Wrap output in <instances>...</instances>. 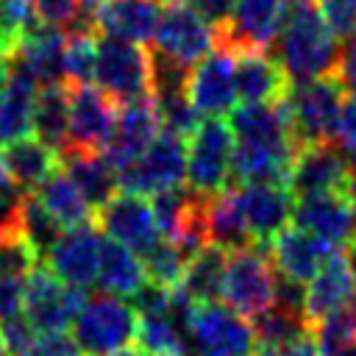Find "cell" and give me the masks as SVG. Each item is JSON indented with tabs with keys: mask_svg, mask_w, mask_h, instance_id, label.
<instances>
[{
	"mask_svg": "<svg viewBox=\"0 0 356 356\" xmlns=\"http://www.w3.org/2000/svg\"><path fill=\"white\" fill-rule=\"evenodd\" d=\"M278 64L289 83L331 75L339 67V39L325 25L314 0H289L286 17L275 36Z\"/></svg>",
	"mask_w": 356,
	"mask_h": 356,
	"instance_id": "cell-1",
	"label": "cell"
},
{
	"mask_svg": "<svg viewBox=\"0 0 356 356\" xmlns=\"http://www.w3.org/2000/svg\"><path fill=\"white\" fill-rule=\"evenodd\" d=\"M345 97H348V89L337 72L320 75L303 83H289L286 95L281 97V106L286 111L289 131L298 147L337 139V122H339Z\"/></svg>",
	"mask_w": 356,
	"mask_h": 356,
	"instance_id": "cell-2",
	"label": "cell"
},
{
	"mask_svg": "<svg viewBox=\"0 0 356 356\" xmlns=\"http://www.w3.org/2000/svg\"><path fill=\"white\" fill-rule=\"evenodd\" d=\"M259 350L245 314L217 300H195L186 320L184 356H253Z\"/></svg>",
	"mask_w": 356,
	"mask_h": 356,
	"instance_id": "cell-3",
	"label": "cell"
},
{
	"mask_svg": "<svg viewBox=\"0 0 356 356\" xmlns=\"http://www.w3.org/2000/svg\"><path fill=\"white\" fill-rule=\"evenodd\" d=\"M136 334V309L117 295L86 298L72 320V339L81 356H111Z\"/></svg>",
	"mask_w": 356,
	"mask_h": 356,
	"instance_id": "cell-4",
	"label": "cell"
},
{
	"mask_svg": "<svg viewBox=\"0 0 356 356\" xmlns=\"http://www.w3.org/2000/svg\"><path fill=\"white\" fill-rule=\"evenodd\" d=\"M234 131L225 120H200L186 139V186L200 197H214L231 186Z\"/></svg>",
	"mask_w": 356,
	"mask_h": 356,
	"instance_id": "cell-5",
	"label": "cell"
},
{
	"mask_svg": "<svg viewBox=\"0 0 356 356\" xmlns=\"http://www.w3.org/2000/svg\"><path fill=\"white\" fill-rule=\"evenodd\" d=\"M95 81L117 106L150 97V50H145V44L97 33Z\"/></svg>",
	"mask_w": 356,
	"mask_h": 356,
	"instance_id": "cell-6",
	"label": "cell"
},
{
	"mask_svg": "<svg viewBox=\"0 0 356 356\" xmlns=\"http://www.w3.org/2000/svg\"><path fill=\"white\" fill-rule=\"evenodd\" d=\"M117 178L120 189L145 197L186 184V139L161 128L156 139L125 170L117 172Z\"/></svg>",
	"mask_w": 356,
	"mask_h": 356,
	"instance_id": "cell-7",
	"label": "cell"
},
{
	"mask_svg": "<svg viewBox=\"0 0 356 356\" xmlns=\"http://www.w3.org/2000/svg\"><path fill=\"white\" fill-rule=\"evenodd\" d=\"M222 300L245 317L261 314L275 295V270L267 259V250L248 245L228 253L222 275Z\"/></svg>",
	"mask_w": 356,
	"mask_h": 356,
	"instance_id": "cell-8",
	"label": "cell"
},
{
	"mask_svg": "<svg viewBox=\"0 0 356 356\" xmlns=\"http://www.w3.org/2000/svg\"><path fill=\"white\" fill-rule=\"evenodd\" d=\"M153 44L156 53L192 70L206 53L217 47V25H211L189 3H167L156 25Z\"/></svg>",
	"mask_w": 356,
	"mask_h": 356,
	"instance_id": "cell-9",
	"label": "cell"
},
{
	"mask_svg": "<svg viewBox=\"0 0 356 356\" xmlns=\"http://www.w3.org/2000/svg\"><path fill=\"white\" fill-rule=\"evenodd\" d=\"M86 303V289L64 284L47 267H33L25 275L22 314L36 331H64Z\"/></svg>",
	"mask_w": 356,
	"mask_h": 356,
	"instance_id": "cell-10",
	"label": "cell"
},
{
	"mask_svg": "<svg viewBox=\"0 0 356 356\" xmlns=\"http://www.w3.org/2000/svg\"><path fill=\"white\" fill-rule=\"evenodd\" d=\"M95 225H97L106 236L122 242L125 248H131V250L139 253V256H145L147 250H153V248L164 239L161 231H159L153 206L145 200V195L125 192V189H117V192L97 209Z\"/></svg>",
	"mask_w": 356,
	"mask_h": 356,
	"instance_id": "cell-11",
	"label": "cell"
},
{
	"mask_svg": "<svg viewBox=\"0 0 356 356\" xmlns=\"http://www.w3.org/2000/svg\"><path fill=\"white\" fill-rule=\"evenodd\" d=\"M286 189L295 197L317 192H350V159L337 142H317L298 147Z\"/></svg>",
	"mask_w": 356,
	"mask_h": 356,
	"instance_id": "cell-12",
	"label": "cell"
},
{
	"mask_svg": "<svg viewBox=\"0 0 356 356\" xmlns=\"http://www.w3.org/2000/svg\"><path fill=\"white\" fill-rule=\"evenodd\" d=\"M292 220L298 228L325 239L334 248L356 242V200L350 192H317L292 203Z\"/></svg>",
	"mask_w": 356,
	"mask_h": 356,
	"instance_id": "cell-13",
	"label": "cell"
},
{
	"mask_svg": "<svg viewBox=\"0 0 356 356\" xmlns=\"http://www.w3.org/2000/svg\"><path fill=\"white\" fill-rule=\"evenodd\" d=\"M289 0H236L225 25L217 28V44L228 50H267L286 17Z\"/></svg>",
	"mask_w": 356,
	"mask_h": 356,
	"instance_id": "cell-14",
	"label": "cell"
},
{
	"mask_svg": "<svg viewBox=\"0 0 356 356\" xmlns=\"http://www.w3.org/2000/svg\"><path fill=\"white\" fill-rule=\"evenodd\" d=\"M189 97L200 114L220 117L234 108L236 97V56L217 44L189 70Z\"/></svg>",
	"mask_w": 356,
	"mask_h": 356,
	"instance_id": "cell-15",
	"label": "cell"
},
{
	"mask_svg": "<svg viewBox=\"0 0 356 356\" xmlns=\"http://www.w3.org/2000/svg\"><path fill=\"white\" fill-rule=\"evenodd\" d=\"M228 114H231L228 125L234 131V142L256 145V147L295 159L298 142L289 131V120H286L281 100H275V103H239Z\"/></svg>",
	"mask_w": 356,
	"mask_h": 356,
	"instance_id": "cell-16",
	"label": "cell"
},
{
	"mask_svg": "<svg viewBox=\"0 0 356 356\" xmlns=\"http://www.w3.org/2000/svg\"><path fill=\"white\" fill-rule=\"evenodd\" d=\"M250 242L261 250L286 228L292 220V192L281 184H242L234 186Z\"/></svg>",
	"mask_w": 356,
	"mask_h": 356,
	"instance_id": "cell-17",
	"label": "cell"
},
{
	"mask_svg": "<svg viewBox=\"0 0 356 356\" xmlns=\"http://www.w3.org/2000/svg\"><path fill=\"white\" fill-rule=\"evenodd\" d=\"M117 120V103L89 86H70V134H67V145L64 147H75V150H103L111 128Z\"/></svg>",
	"mask_w": 356,
	"mask_h": 356,
	"instance_id": "cell-18",
	"label": "cell"
},
{
	"mask_svg": "<svg viewBox=\"0 0 356 356\" xmlns=\"http://www.w3.org/2000/svg\"><path fill=\"white\" fill-rule=\"evenodd\" d=\"M100 234L95 228V222L86 225H75L67 228L53 245L50 250L42 256L47 270L53 275H58L64 284L70 286H92L97 278V256H100Z\"/></svg>",
	"mask_w": 356,
	"mask_h": 356,
	"instance_id": "cell-19",
	"label": "cell"
},
{
	"mask_svg": "<svg viewBox=\"0 0 356 356\" xmlns=\"http://www.w3.org/2000/svg\"><path fill=\"white\" fill-rule=\"evenodd\" d=\"M159 131H161V122H159V111H156L153 97L125 103V106H120L111 136L100 153L120 172L156 139Z\"/></svg>",
	"mask_w": 356,
	"mask_h": 356,
	"instance_id": "cell-20",
	"label": "cell"
},
{
	"mask_svg": "<svg viewBox=\"0 0 356 356\" xmlns=\"http://www.w3.org/2000/svg\"><path fill=\"white\" fill-rule=\"evenodd\" d=\"M161 11L164 0H103L92 14V25L100 36L147 44L153 42Z\"/></svg>",
	"mask_w": 356,
	"mask_h": 356,
	"instance_id": "cell-21",
	"label": "cell"
},
{
	"mask_svg": "<svg viewBox=\"0 0 356 356\" xmlns=\"http://www.w3.org/2000/svg\"><path fill=\"white\" fill-rule=\"evenodd\" d=\"M64 44H67V31L61 25L36 19L22 33L17 53L11 58L22 64L42 86L61 83L64 81Z\"/></svg>",
	"mask_w": 356,
	"mask_h": 356,
	"instance_id": "cell-22",
	"label": "cell"
},
{
	"mask_svg": "<svg viewBox=\"0 0 356 356\" xmlns=\"http://www.w3.org/2000/svg\"><path fill=\"white\" fill-rule=\"evenodd\" d=\"M353 298H356V275H353V267L342 248V250H334L325 259V264L312 275V281L306 286V309L303 312H306L309 323H317L331 312L348 309L353 303Z\"/></svg>",
	"mask_w": 356,
	"mask_h": 356,
	"instance_id": "cell-23",
	"label": "cell"
},
{
	"mask_svg": "<svg viewBox=\"0 0 356 356\" xmlns=\"http://www.w3.org/2000/svg\"><path fill=\"white\" fill-rule=\"evenodd\" d=\"M337 248L328 245L325 239L303 231V228H284L267 248L273 267L278 270V275L292 278V281H312V275L325 264V259L334 253Z\"/></svg>",
	"mask_w": 356,
	"mask_h": 356,
	"instance_id": "cell-24",
	"label": "cell"
},
{
	"mask_svg": "<svg viewBox=\"0 0 356 356\" xmlns=\"http://www.w3.org/2000/svg\"><path fill=\"white\" fill-rule=\"evenodd\" d=\"M236 97L242 103H275L286 95L289 78L267 50H236Z\"/></svg>",
	"mask_w": 356,
	"mask_h": 356,
	"instance_id": "cell-25",
	"label": "cell"
},
{
	"mask_svg": "<svg viewBox=\"0 0 356 356\" xmlns=\"http://www.w3.org/2000/svg\"><path fill=\"white\" fill-rule=\"evenodd\" d=\"M0 161L17 189L33 192L44 178H50L58 170L61 153L36 136H19V139H11L3 145Z\"/></svg>",
	"mask_w": 356,
	"mask_h": 356,
	"instance_id": "cell-26",
	"label": "cell"
},
{
	"mask_svg": "<svg viewBox=\"0 0 356 356\" xmlns=\"http://www.w3.org/2000/svg\"><path fill=\"white\" fill-rule=\"evenodd\" d=\"M36 95H39L36 78L11 58V75L6 89L0 92V145L31 134Z\"/></svg>",
	"mask_w": 356,
	"mask_h": 356,
	"instance_id": "cell-27",
	"label": "cell"
},
{
	"mask_svg": "<svg viewBox=\"0 0 356 356\" xmlns=\"http://www.w3.org/2000/svg\"><path fill=\"white\" fill-rule=\"evenodd\" d=\"M61 167H64V172L72 178V184L83 192V197L89 200V206H92L95 211L120 189L117 170H114V167L106 161V156L97 153V150L64 147V150H61Z\"/></svg>",
	"mask_w": 356,
	"mask_h": 356,
	"instance_id": "cell-28",
	"label": "cell"
},
{
	"mask_svg": "<svg viewBox=\"0 0 356 356\" xmlns=\"http://www.w3.org/2000/svg\"><path fill=\"white\" fill-rule=\"evenodd\" d=\"M147 281L142 256L125 248L122 242L103 236L100 239V256H97V278L95 284L117 298H131L142 284Z\"/></svg>",
	"mask_w": 356,
	"mask_h": 356,
	"instance_id": "cell-29",
	"label": "cell"
},
{
	"mask_svg": "<svg viewBox=\"0 0 356 356\" xmlns=\"http://www.w3.org/2000/svg\"><path fill=\"white\" fill-rule=\"evenodd\" d=\"M36 197L44 203V209L56 217V222L61 228H75V225L95 222L89 200L83 197V192L72 184V178L64 170H56L50 178H44L36 186Z\"/></svg>",
	"mask_w": 356,
	"mask_h": 356,
	"instance_id": "cell-30",
	"label": "cell"
},
{
	"mask_svg": "<svg viewBox=\"0 0 356 356\" xmlns=\"http://www.w3.org/2000/svg\"><path fill=\"white\" fill-rule=\"evenodd\" d=\"M31 131L53 150H64L70 134V86L64 81L42 86V92L36 95Z\"/></svg>",
	"mask_w": 356,
	"mask_h": 356,
	"instance_id": "cell-31",
	"label": "cell"
},
{
	"mask_svg": "<svg viewBox=\"0 0 356 356\" xmlns=\"http://www.w3.org/2000/svg\"><path fill=\"white\" fill-rule=\"evenodd\" d=\"M206 228H209V242L225 248L228 253L253 245L250 234H248V225H245V217H242L236 189H231V186L222 189L220 195L209 197V203H206Z\"/></svg>",
	"mask_w": 356,
	"mask_h": 356,
	"instance_id": "cell-32",
	"label": "cell"
},
{
	"mask_svg": "<svg viewBox=\"0 0 356 356\" xmlns=\"http://www.w3.org/2000/svg\"><path fill=\"white\" fill-rule=\"evenodd\" d=\"M225 261H228V250L225 248H220L214 242L203 245L186 261L178 289L184 295H189L192 300H217V295L222 292Z\"/></svg>",
	"mask_w": 356,
	"mask_h": 356,
	"instance_id": "cell-33",
	"label": "cell"
},
{
	"mask_svg": "<svg viewBox=\"0 0 356 356\" xmlns=\"http://www.w3.org/2000/svg\"><path fill=\"white\" fill-rule=\"evenodd\" d=\"M250 325H253L259 350H275L312 334V323L303 312H292L278 303H270L261 314L253 317Z\"/></svg>",
	"mask_w": 356,
	"mask_h": 356,
	"instance_id": "cell-34",
	"label": "cell"
},
{
	"mask_svg": "<svg viewBox=\"0 0 356 356\" xmlns=\"http://www.w3.org/2000/svg\"><path fill=\"white\" fill-rule=\"evenodd\" d=\"M134 339H136V348L145 350L147 356H164V353L184 356V345H186V334H184L181 323L170 314V309L139 314L136 317V334H134Z\"/></svg>",
	"mask_w": 356,
	"mask_h": 356,
	"instance_id": "cell-35",
	"label": "cell"
},
{
	"mask_svg": "<svg viewBox=\"0 0 356 356\" xmlns=\"http://www.w3.org/2000/svg\"><path fill=\"white\" fill-rule=\"evenodd\" d=\"M97 64V31L92 25H70L64 44V83H92Z\"/></svg>",
	"mask_w": 356,
	"mask_h": 356,
	"instance_id": "cell-36",
	"label": "cell"
},
{
	"mask_svg": "<svg viewBox=\"0 0 356 356\" xmlns=\"http://www.w3.org/2000/svg\"><path fill=\"white\" fill-rule=\"evenodd\" d=\"M17 228L19 234L36 248L39 259L50 250V245L61 236V225L56 222V217L44 209V203L36 197V192H25L17 209Z\"/></svg>",
	"mask_w": 356,
	"mask_h": 356,
	"instance_id": "cell-37",
	"label": "cell"
},
{
	"mask_svg": "<svg viewBox=\"0 0 356 356\" xmlns=\"http://www.w3.org/2000/svg\"><path fill=\"white\" fill-rule=\"evenodd\" d=\"M159 111V122L164 131H172L184 139H189L195 134V128L200 125V111L189 97V89H175V92H164V95H150Z\"/></svg>",
	"mask_w": 356,
	"mask_h": 356,
	"instance_id": "cell-38",
	"label": "cell"
},
{
	"mask_svg": "<svg viewBox=\"0 0 356 356\" xmlns=\"http://www.w3.org/2000/svg\"><path fill=\"white\" fill-rule=\"evenodd\" d=\"M312 339H314L320 356H342L348 348L356 345L353 312L339 309V312H331L323 320L312 323Z\"/></svg>",
	"mask_w": 356,
	"mask_h": 356,
	"instance_id": "cell-39",
	"label": "cell"
},
{
	"mask_svg": "<svg viewBox=\"0 0 356 356\" xmlns=\"http://www.w3.org/2000/svg\"><path fill=\"white\" fill-rule=\"evenodd\" d=\"M186 261H189V259L184 256V250H181L172 239H161L153 250H147V253L142 256L147 281L161 284V286H167V289H175V286L181 284V275H184Z\"/></svg>",
	"mask_w": 356,
	"mask_h": 356,
	"instance_id": "cell-40",
	"label": "cell"
},
{
	"mask_svg": "<svg viewBox=\"0 0 356 356\" xmlns=\"http://www.w3.org/2000/svg\"><path fill=\"white\" fill-rule=\"evenodd\" d=\"M31 0H0V56L11 58L22 33L36 22Z\"/></svg>",
	"mask_w": 356,
	"mask_h": 356,
	"instance_id": "cell-41",
	"label": "cell"
},
{
	"mask_svg": "<svg viewBox=\"0 0 356 356\" xmlns=\"http://www.w3.org/2000/svg\"><path fill=\"white\" fill-rule=\"evenodd\" d=\"M39 264L36 248L17 231L0 236V278H25Z\"/></svg>",
	"mask_w": 356,
	"mask_h": 356,
	"instance_id": "cell-42",
	"label": "cell"
},
{
	"mask_svg": "<svg viewBox=\"0 0 356 356\" xmlns=\"http://www.w3.org/2000/svg\"><path fill=\"white\" fill-rule=\"evenodd\" d=\"M331 33L345 44L356 36V0H314Z\"/></svg>",
	"mask_w": 356,
	"mask_h": 356,
	"instance_id": "cell-43",
	"label": "cell"
},
{
	"mask_svg": "<svg viewBox=\"0 0 356 356\" xmlns=\"http://www.w3.org/2000/svg\"><path fill=\"white\" fill-rule=\"evenodd\" d=\"M22 356H81V350L67 331H39Z\"/></svg>",
	"mask_w": 356,
	"mask_h": 356,
	"instance_id": "cell-44",
	"label": "cell"
},
{
	"mask_svg": "<svg viewBox=\"0 0 356 356\" xmlns=\"http://www.w3.org/2000/svg\"><path fill=\"white\" fill-rule=\"evenodd\" d=\"M36 334L39 331L28 323L25 314H17V317L0 323V337H3V345H6V353L8 356H22L31 348V342H33Z\"/></svg>",
	"mask_w": 356,
	"mask_h": 356,
	"instance_id": "cell-45",
	"label": "cell"
},
{
	"mask_svg": "<svg viewBox=\"0 0 356 356\" xmlns=\"http://www.w3.org/2000/svg\"><path fill=\"white\" fill-rule=\"evenodd\" d=\"M31 6L39 19L61 25V28L75 25L81 17V0H31Z\"/></svg>",
	"mask_w": 356,
	"mask_h": 356,
	"instance_id": "cell-46",
	"label": "cell"
},
{
	"mask_svg": "<svg viewBox=\"0 0 356 356\" xmlns=\"http://www.w3.org/2000/svg\"><path fill=\"white\" fill-rule=\"evenodd\" d=\"M25 278H0V323L22 314Z\"/></svg>",
	"mask_w": 356,
	"mask_h": 356,
	"instance_id": "cell-47",
	"label": "cell"
},
{
	"mask_svg": "<svg viewBox=\"0 0 356 356\" xmlns=\"http://www.w3.org/2000/svg\"><path fill=\"white\" fill-rule=\"evenodd\" d=\"M342 150L356 153V92H350L342 103L339 111V122H337V139H334Z\"/></svg>",
	"mask_w": 356,
	"mask_h": 356,
	"instance_id": "cell-48",
	"label": "cell"
},
{
	"mask_svg": "<svg viewBox=\"0 0 356 356\" xmlns=\"http://www.w3.org/2000/svg\"><path fill=\"white\" fill-rule=\"evenodd\" d=\"M22 189L11 186L0 195V236L17 231V209H19V200H22Z\"/></svg>",
	"mask_w": 356,
	"mask_h": 356,
	"instance_id": "cell-49",
	"label": "cell"
},
{
	"mask_svg": "<svg viewBox=\"0 0 356 356\" xmlns=\"http://www.w3.org/2000/svg\"><path fill=\"white\" fill-rule=\"evenodd\" d=\"M234 6H236V0H197V3H195V8H197L211 25H217V28L228 22Z\"/></svg>",
	"mask_w": 356,
	"mask_h": 356,
	"instance_id": "cell-50",
	"label": "cell"
},
{
	"mask_svg": "<svg viewBox=\"0 0 356 356\" xmlns=\"http://www.w3.org/2000/svg\"><path fill=\"white\" fill-rule=\"evenodd\" d=\"M337 75L342 78V83H345L348 92H356V36L350 42H345L342 56H339Z\"/></svg>",
	"mask_w": 356,
	"mask_h": 356,
	"instance_id": "cell-51",
	"label": "cell"
},
{
	"mask_svg": "<svg viewBox=\"0 0 356 356\" xmlns=\"http://www.w3.org/2000/svg\"><path fill=\"white\" fill-rule=\"evenodd\" d=\"M267 353H270V356H320V350H317L312 334L303 337V339H295V342H289V345H284V348L267 350Z\"/></svg>",
	"mask_w": 356,
	"mask_h": 356,
	"instance_id": "cell-52",
	"label": "cell"
},
{
	"mask_svg": "<svg viewBox=\"0 0 356 356\" xmlns=\"http://www.w3.org/2000/svg\"><path fill=\"white\" fill-rule=\"evenodd\" d=\"M8 75H11V58L0 56V92L6 89V83H8Z\"/></svg>",
	"mask_w": 356,
	"mask_h": 356,
	"instance_id": "cell-53",
	"label": "cell"
},
{
	"mask_svg": "<svg viewBox=\"0 0 356 356\" xmlns=\"http://www.w3.org/2000/svg\"><path fill=\"white\" fill-rule=\"evenodd\" d=\"M111 356H147V353H145V350H139V348H128V345H125V348L114 350Z\"/></svg>",
	"mask_w": 356,
	"mask_h": 356,
	"instance_id": "cell-54",
	"label": "cell"
},
{
	"mask_svg": "<svg viewBox=\"0 0 356 356\" xmlns=\"http://www.w3.org/2000/svg\"><path fill=\"white\" fill-rule=\"evenodd\" d=\"M14 184H11V178H8V172L3 170V161H0V195L6 192V189H11Z\"/></svg>",
	"mask_w": 356,
	"mask_h": 356,
	"instance_id": "cell-55",
	"label": "cell"
},
{
	"mask_svg": "<svg viewBox=\"0 0 356 356\" xmlns=\"http://www.w3.org/2000/svg\"><path fill=\"white\" fill-rule=\"evenodd\" d=\"M350 195H353V200H356V153H353V159H350Z\"/></svg>",
	"mask_w": 356,
	"mask_h": 356,
	"instance_id": "cell-56",
	"label": "cell"
},
{
	"mask_svg": "<svg viewBox=\"0 0 356 356\" xmlns=\"http://www.w3.org/2000/svg\"><path fill=\"white\" fill-rule=\"evenodd\" d=\"M164 3H189V6H192V3H197V0H164Z\"/></svg>",
	"mask_w": 356,
	"mask_h": 356,
	"instance_id": "cell-57",
	"label": "cell"
},
{
	"mask_svg": "<svg viewBox=\"0 0 356 356\" xmlns=\"http://www.w3.org/2000/svg\"><path fill=\"white\" fill-rule=\"evenodd\" d=\"M0 356H8V353H6V345H3V337H0Z\"/></svg>",
	"mask_w": 356,
	"mask_h": 356,
	"instance_id": "cell-58",
	"label": "cell"
},
{
	"mask_svg": "<svg viewBox=\"0 0 356 356\" xmlns=\"http://www.w3.org/2000/svg\"><path fill=\"white\" fill-rule=\"evenodd\" d=\"M253 356H270V353H267V350H256Z\"/></svg>",
	"mask_w": 356,
	"mask_h": 356,
	"instance_id": "cell-59",
	"label": "cell"
},
{
	"mask_svg": "<svg viewBox=\"0 0 356 356\" xmlns=\"http://www.w3.org/2000/svg\"><path fill=\"white\" fill-rule=\"evenodd\" d=\"M164 356H178V353H164Z\"/></svg>",
	"mask_w": 356,
	"mask_h": 356,
	"instance_id": "cell-60",
	"label": "cell"
},
{
	"mask_svg": "<svg viewBox=\"0 0 356 356\" xmlns=\"http://www.w3.org/2000/svg\"><path fill=\"white\" fill-rule=\"evenodd\" d=\"M353 320H356V306H353Z\"/></svg>",
	"mask_w": 356,
	"mask_h": 356,
	"instance_id": "cell-61",
	"label": "cell"
}]
</instances>
